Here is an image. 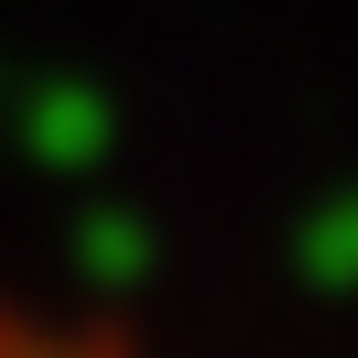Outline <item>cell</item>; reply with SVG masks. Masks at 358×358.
<instances>
[{
	"instance_id": "6da1fadb",
	"label": "cell",
	"mask_w": 358,
	"mask_h": 358,
	"mask_svg": "<svg viewBox=\"0 0 358 358\" xmlns=\"http://www.w3.org/2000/svg\"><path fill=\"white\" fill-rule=\"evenodd\" d=\"M0 358H131L109 326L87 315H55V304H22V293H0Z\"/></svg>"
}]
</instances>
